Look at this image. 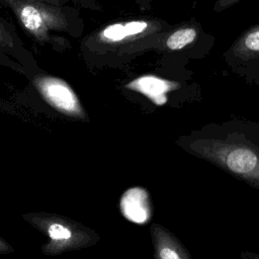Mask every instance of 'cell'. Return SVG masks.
Wrapping results in <instances>:
<instances>
[{
    "instance_id": "cell-1",
    "label": "cell",
    "mask_w": 259,
    "mask_h": 259,
    "mask_svg": "<svg viewBox=\"0 0 259 259\" xmlns=\"http://www.w3.org/2000/svg\"><path fill=\"white\" fill-rule=\"evenodd\" d=\"M175 145L259 190L258 124H208L179 136Z\"/></svg>"
},
{
    "instance_id": "cell-2",
    "label": "cell",
    "mask_w": 259,
    "mask_h": 259,
    "mask_svg": "<svg viewBox=\"0 0 259 259\" xmlns=\"http://www.w3.org/2000/svg\"><path fill=\"white\" fill-rule=\"evenodd\" d=\"M0 4L14 14L19 26L29 37L59 54L72 49L70 37L81 35L82 20L77 8L35 0H0Z\"/></svg>"
},
{
    "instance_id": "cell-3",
    "label": "cell",
    "mask_w": 259,
    "mask_h": 259,
    "mask_svg": "<svg viewBox=\"0 0 259 259\" xmlns=\"http://www.w3.org/2000/svg\"><path fill=\"white\" fill-rule=\"evenodd\" d=\"M22 218L48 239L40 247L41 252L48 256L88 248L100 240L94 230L58 213L32 211L23 213Z\"/></svg>"
},
{
    "instance_id": "cell-4",
    "label": "cell",
    "mask_w": 259,
    "mask_h": 259,
    "mask_svg": "<svg viewBox=\"0 0 259 259\" xmlns=\"http://www.w3.org/2000/svg\"><path fill=\"white\" fill-rule=\"evenodd\" d=\"M27 79L44 101L56 111L69 118L82 121L89 120L78 95L67 81L42 69Z\"/></svg>"
},
{
    "instance_id": "cell-5",
    "label": "cell",
    "mask_w": 259,
    "mask_h": 259,
    "mask_svg": "<svg viewBox=\"0 0 259 259\" xmlns=\"http://www.w3.org/2000/svg\"><path fill=\"white\" fill-rule=\"evenodd\" d=\"M119 209L127 221L137 225L148 224L153 214V204L149 191L141 186L126 189L120 197Z\"/></svg>"
},
{
    "instance_id": "cell-6",
    "label": "cell",
    "mask_w": 259,
    "mask_h": 259,
    "mask_svg": "<svg viewBox=\"0 0 259 259\" xmlns=\"http://www.w3.org/2000/svg\"><path fill=\"white\" fill-rule=\"evenodd\" d=\"M0 46L8 52L26 71L28 78L30 75L40 71L33 55L26 49L20 38L16 27L0 16Z\"/></svg>"
},
{
    "instance_id": "cell-7",
    "label": "cell",
    "mask_w": 259,
    "mask_h": 259,
    "mask_svg": "<svg viewBox=\"0 0 259 259\" xmlns=\"http://www.w3.org/2000/svg\"><path fill=\"white\" fill-rule=\"evenodd\" d=\"M150 235L155 259H191L182 242L161 224L152 223Z\"/></svg>"
},
{
    "instance_id": "cell-8",
    "label": "cell",
    "mask_w": 259,
    "mask_h": 259,
    "mask_svg": "<svg viewBox=\"0 0 259 259\" xmlns=\"http://www.w3.org/2000/svg\"><path fill=\"white\" fill-rule=\"evenodd\" d=\"M125 87L147 96L156 105H163L167 102V93L177 88L178 84L154 75H144L131 81Z\"/></svg>"
},
{
    "instance_id": "cell-9",
    "label": "cell",
    "mask_w": 259,
    "mask_h": 259,
    "mask_svg": "<svg viewBox=\"0 0 259 259\" xmlns=\"http://www.w3.org/2000/svg\"><path fill=\"white\" fill-rule=\"evenodd\" d=\"M234 52L244 59L259 58V25L252 27L238 39Z\"/></svg>"
},
{
    "instance_id": "cell-10",
    "label": "cell",
    "mask_w": 259,
    "mask_h": 259,
    "mask_svg": "<svg viewBox=\"0 0 259 259\" xmlns=\"http://www.w3.org/2000/svg\"><path fill=\"white\" fill-rule=\"evenodd\" d=\"M196 37V30L192 27H183L175 30L166 41L168 49L172 51L181 50L192 42Z\"/></svg>"
},
{
    "instance_id": "cell-11",
    "label": "cell",
    "mask_w": 259,
    "mask_h": 259,
    "mask_svg": "<svg viewBox=\"0 0 259 259\" xmlns=\"http://www.w3.org/2000/svg\"><path fill=\"white\" fill-rule=\"evenodd\" d=\"M0 66L10 69L24 77H27V73L25 69L8 53L0 46Z\"/></svg>"
},
{
    "instance_id": "cell-12",
    "label": "cell",
    "mask_w": 259,
    "mask_h": 259,
    "mask_svg": "<svg viewBox=\"0 0 259 259\" xmlns=\"http://www.w3.org/2000/svg\"><path fill=\"white\" fill-rule=\"evenodd\" d=\"M14 252L13 247L8 244L2 237H0V254H8Z\"/></svg>"
},
{
    "instance_id": "cell-13",
    "label": "cell",
    "mask_w": 259,
    "mask_h": 259,
    "mask_svg": "<svg viewBox=\"0 0 259 259\" xmlns=\"http://www.w3.org/2000/svg\"><path fill=\"white\" fill-rule=\"evenodd\" d=\"M240 0H219L215 6L217 10H224L226 8H228L229 6L235 4L236 2H238Z\"/></svg>"
},
{
    "instance_id": "cell-14",
    "label": "cell",
    "mask_w": 259,
    "mask_h": 259,
    "mask_svg": "<svg viewBox=\"0 0 259 259\" xmlns=\"http://www.w3.org/2000/svg\"><path fill=\"white\" fill-rule=\"evenodd\" d=\"M241 259H259V254L251 251H242L240 253Z\"/></svg>"
},
{
    "instance_id": "cell-15",
    "label": "cell",
    "mask_w": 259,
    "mask_h": 259,
    "mask_svg": "<svg viewBox=\"0 0 259 259\" xmlns=\"http://www.w3.org/2000/svg\"><path fill=\"white\" fill-rule=\"evenodd\" d=\"M35 1H40V2H45L48 4H52V5H56V6H63V5H67L69 0H35Z\"/></svg>"
}]
</instances>
